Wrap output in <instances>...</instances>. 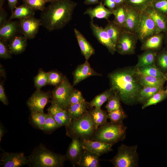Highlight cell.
Returning <instances> with one entry per match:
<instances>
[{
    "instance_id": "30",
    "label": "cell",
    "mask_w": 167,
    "mask_h": 167,
    "mask_svg": "<svg viewBox=\"0 0 167 167\" xmlns=\"http://www.w3.org/2000/svg\"><path fill=\"white\" fill-rule=\"evenodd\" d=\"M35 13L34 10L24 3L15 8L14 10L11 12L10 19H20L34 16Z\"/></svg>"
},
{
    "instance_id": "11",
    "label": "cell",
    "mask_w": 167,
    "mask_h": 167,
    "mask_svg": "<svg viewBox=\"0 0 167 167\" xmlns=\"http://www.w3.org/2000/svg\"><path fill=\"white\" fill-rule=\"evenodd\" d=\"M19 23L20 32L28 39L35 38L42 26L40 19L34 16L20 19Z\"/></svg>"
},
{
    "instance_id": "24",
    "label": "cell",
    "mask_w": 167,
    "mask_h": 167,
    "mask_svg": "<svg viewBox=\"0 0 167 167\" xmlns=\"http://www.w3.org/2000/svg\"><path fill=\"white\" fill-rule=\"evenodd\" d=\"M27 39L23 35H17L12 38L8 45L11 53L16 55L23 53L27 46Z\"/></svg>"
},
{
    "instance_id": "38",
    "label": "cell",
    "mask_w": 167,
    "mask_h": 167,
    "mask_svg": "<svg viewBox=\"0 0 167 167\" xmlns=\"http://www.w3.org/2000/svg\"><path fill=\"white\" fill-rule=\"evenodd\" d=\"M47 114L44 112L31 113V119L32 123L38 129L43 130Z\"/></svg>"
},
{
    "instance_id": "26",
    "label": "cell",
    "mask_w": 167,
    "mask_h": 167,
    "mask_svg": "<svg viewBox=\"0 0 167 167\" xmlns=\"http://www.w3.org/2000/svg\"><path fill=\"white\" fill-rule=\"evenodd\" d=\"M89 107L88 103L85 100L75 104L69 105L66 109L72 120L84 115L89 111Z\"/></svg>"
},
{
    "instance_id": "20",
    "label": "cell",
    "mask_w": 167,
    "mask_h": 167,
    "mask_svg": "<svg viewBox=\"0 0 167 167\" xmlns=\"http://www.w3.org/2000/svg\"><path fill=\"white\" fill-rule=\"evenodd\" d=\"M100 156L86 149H84L77 165L80 167H100Z\"/></svg>"
},
{
    "instance_id": "34",
    "label": "cell",
    "mask_w": 167,
    "mask_h": 167,
    "mask_svg": "<svg viewBox=\"0 0 167 167\" xmlns=\"http://www.w3.org/2000/svg\"><path fill=\"white\" fill-rule=\"evenodd\" d=\"M114 93V92L110 88L96 96L90 102H88L90 108H101L102 105L108 101Z\"/></svg>"
},
{
    "instance_id": "13",
    "label": "cell",
    "mask_w": 167,
    "mask_h": 167,
    "mask_svg": "<svg viewBox=\"0 0 167 167\" xmlns=\"http://www.w3.org/2000/svg\"><path fill=\"white\" fill-rule=\"evenodd\" d=\"M90 26L93 35L98 41L113 54L116 51V45L110 38L105 28L95 24L93 20L91 21Z\"/></svg>"
},
{
    "instance_id": "56",
    "label": "cell",
    "mask_w": 167,
    "mask_h": 167,
    "mask_svg": "<svg viewBox=\"0 0 167 167\" xmlns=\"http://www.w3.org/2000/svg\"><path fill=\"white\" fill-rule=\"evenodd\" d=\"M164 33V41L165 43L167 46V30L165 33Z\"/></svg>"
},
{
    "instance_id": "59",
    "label": "cell",
    "mask_w": 167,
    "mask_h": 167,
    "mask_svg": "<svg viewBox=\"0 0 167 167\" xmlns=\"http://www.w3.org/2000/svg\"><path fill=\"white\" fill-rule=\"evenodd\" d=\"M165 77L167 79V72L165 73Z\"/></svg>"
},
{
    "instance_id": "49",
    "label": "cell",
    "mask_w": 167,
    "mask_h": 167,
    "mask_svg": "<svg viewBox=\"0 0 167 167\" xmlns=\"http://www.w3.org/2000/svg\"><path fill=\"white\" fill-rule=\"evenodd\" d=\"M0 101L3 104L7 105L8 103L3 83L0 84Z\"/></svg>"
},
{
    "instance_id": "28",
    "label": "cell",
    "mask_w": 167,
    "mask_h": 167,
    "mask_svg": "<svg viewBox=\"0 0 167 167\" xmlns=\"http://www.w3.org/2000/svg\"><path fill=\"white\" fill-rule=\"evenodd\" d=\"M90 111L96 130L99 127L107 122L108 118V113L101 108L93 107L90 109Z\"/></svg>"
},
{
    "instance_id": "8",
    "label": "cell",
    "mask_w": 167,
    "mask_h": 167,
    "mask_svg": "<svg viewBox=\"0 0 167 167\" xmlns=\"http://www.w3.org/2000/svg\"><path fill=\"white\" fill-rule=\"evenodd\" d=\"M159 33L154 22L144 11L140 13L139 19L135 34L142 42L148 37Z\"/></svg>"
},
{
    "instance_id": "14",
    "label": "cell",
    "mask_w": 167,
    "mask_h": 167,
    "mask_svg": "<svg viewBox=\"0 0 167 167\" xmlns=\"http://www.w3.org/2000/svg\"><path fill=\"white\" fill-rule=\"evenodd\" d=\"M83 149L82 142L80 139L76 138L72 139L65 155L66 160L73 167L77 166Z\"/></svg>"
},
{
    "instance_id": "50",
    "label": "cell",
    "mask_w": 167,
    "mask_h": 167,
    "mask_svg": "<svg viewBox=\"0 0 167 167\" xmlns=\"http://www.w3.org/2000/svg\"><path fill=\"white\" fill-rule=\"evenodd\" d=\"M103 5L112 11L114 10L117 6L115 0H103Z\"/></svg>"
},
{
    "instance_id": "3",
    "label": "cell",
    "mask_w": 167,
    "mask_h": 167,
    "mask_svg": "<svg viewBox=\"0 0 167 167\" xmlns=\"http://www.w3.org/2000/svg\"><path fill=\"white\" fill-rule=\"evenodd\" d=\"M31 167H61L67 160L65 155L55 153L41 143L28 156Z\"/></svg>"
},
{
    "instance_id": "5",
    "label": "cell",
    "mask_w": 167,
    "mask_h": 167,
    "mask_svg": "<svg viewBox=\"0 0 167 167\" xmlns=\"http://www.w3.org/2000/svg\"><path fill=\"white\" fill-rule=\"evenodd\" d=\"M126 127L123 122H107L96 130L91 140L113 144L123 140L126 136Z\"/></svg>"
},
{
    "instance_id": "22",
    "label": "cell",
    "mask_w": 167,
    "mask_h": 167,
    "mask_svg": "<svg viewBox=\"0 0 167 167\" xmlns=\"http://www.w3.org/2000/svg\"><path fill=\"white\" fill-rule=\"evenodd\" d=\"M84 14L88 15L91 20H93L95 18L108 20L110 15L113 14V11L105 8L102 2H101L95 7H90L87 9Z\"/></svg>"
},
{
    "instance_id": "25",
    "label": "cell",
    "mask_w": 167,
    "mask_h": 167,
    "mask_svg": "<svg viewBox=\"0 0 167 167\" xmlns=\"http://www.w3.org/2000/svg\"><path fill=\"white\" fill-rule=\"evenodd\" d=\"M164 33L163 32L153 35L142 42L141 46L142 50H155L161 47L164 41Z\"/></svg>"
},
{
    "instance_id": "12",
    "label": "cell",
    "mask_w": 167,
    "mask_h": 167,
    "mask_svg": "<svg viewBox=\"0 0 167 167\" xmlns=\"http://www.w3.org/2000/svg\"><path fill=\"white\" fill-rule=\"evenodd\" d=\"M28 157L23 152H9L3 151L0 161L2 167H20L28 165Z\"/></svg>"
},
{
    "instance_id": "55",
    "label": "cell",
    "mask_w": 167,
    "mask_h": 167,
    "mask_svg": "<svg viewBox=\"0 0 167 167\" xmlns=\"http://www.w3.org/2000/svg\"><path fill=\"white\" fill-rule=\"evenodd\" d=\"M117 6L123 4L125 0H115Z\"/></svg>"
},
{
    "instance_id": "32",
    "label": "cell",
    "mask_w": 167,
    "mask_h": 167,
    "mask_svg": "<svg viewBox=\"0 0 167 167\" xmlns=\"http://www.w3.org/2000/svg\"><path fill=\"white\" fill-rule=\"evenodd\" d=\"M113 15L114 17L113 21L123 30L127 15L126 11L125 6L123 4L117 6L113 11Z\"/></svg>"
},
{
    "instance_id": "39",
    "label": "cell",
    "mask_w": 167,
    "mask_h": 167,
    "mask_svg": "<svg viewBox=\"0 0 167 167\" xmlns=\"http://www.w3.org/2000/svg\"><path fill=\"white\" fill-rule=\"evenodd\" d=\"M108 114L110 122L115 123L122 122L127 117L122 107L118 109L108 112Z\"/></svg>"
},
{
    "instance_id": "46",
    "label": "cell",
    "mask_w": 167,
    "mask_h": 167,
    "mask_svg": "<svg viewBox=\"0 0 167 167\" xmlns=\"http://www.w3.org/2000/svg\"><path fill=\"white\" fill-rule=\"evenodd\" d=\"M24 4L35 10L42 11L45 8L46 2L43 0H22Z\"/></svg>"
},
{
    "instance_id": "45",
    "label": "cell",
    "mask_w": 167,
    "mask_h": 167,
    "mask_svg": "<svg viewBox=\"0 0 167 167\" xmlns=\"http://www.w3.org/2000/svg\"><path fill=\"white\" fill-rule=\"evenodd\" d=\"M60 127L53 117L48 113L42 130L46 131H50Z\"/></svg>"
},
{
    "instance_id": "54",
    "label": "cell",
    "mask_w": 167,
    "mask_h": 167,
    "mask_svg": "<svg viewBox=\"0 0 167 167\" xmlns=\"http://www.w3.org/2000/svg\"><path fill=\"white\" fill-rule=\"evenodd\" d=\"M4 128L1 124L0 126V142L1 141L2 138L4 135Z\"/></svg>"
},
{
    "instance_id": "53",
    "label": "cell",
    "mask_w": 167,
    "mask_h": 167,
    "mask_svg": "<svg viewBox=\"0 0 167 167\" xmlns=\"http://www.w3.org/2000/svg\"><path fill=\"white\" fill-rule=\"evenodd\" d=\"M99 0H85L84 3L86 5L94 4L100 3Z\"/></svg>"
},
{
    "instance_id": "58",
    "label": "cell",
    "mask_w": 167,
    "mask_h": 167,
    "mask_svg": "<svg viewBox=\"0 0 167 167\" xmlns=\"http://www.w3.org/2000/svg\"><path fill=\"white\" fill-rule=\"evenodd\" d=\"M46 3V2H50L51 3L53 2L56 0H43Z\"/></svg>"
},
{
    "instance_id": "33",
    "label": "cell",
    "mask_w": 167,
    "mask_h": 167,
    "mask_svg": "<svg viewBox=\"0 0 167 167\" xmlns=\"http://www.w3.org/2000/svg\"><path fill=\"white\" fill-rule=\"evenodd\" d=\"M105 28L110 39L116 45L123 30L113 21H109Z\"/></svg>"
},
{
    "instance_id": "7",
    "label": "cell",
    "mask_w": 167,
    "mask_h": 167,
    "mask_svg": "<svg viewBox=\"0 0 167 167\" xmlns=\"http://www.w3.org/2000/svg\"><path fill=\"white\" fill-rule=\"evenodd\" d=\"M74 90L73 86L65 76L62 82L52 92L51 104H56L66 109L69 105V98Z\"/></svg>"
},
{
    "instance_id": "60",
    "label": "cell",
    "mask_w": 167,
    "mask_h": 167,
    "mask_svg": "<svg viewBox=\"0 0 167 167\" xmlns=\"http://www.w3.org/2000/svg\"><path fill=\"white\" fill-rule=\"evenodd\" d=\"M166 81L167 82V79L166 80ZM165 91L166 92V93H167V86H166V89Z\"/></svg>"
},
{
    "instance_id": "1",
    "label": "cell",
    "mask_w": 167,
    "mask_h": 167,
    "mask_svg": "<svg viewBox=\"0 0 167 167\" xmlns=\"http://www.w3.org/2000/svg\"><path fill=\"white\" fill-rule=\"evenodd\" d=\"M137 76V71L131 70L116 71L109 76L111 89L118 93L120 100L126 104L137 101L142 85Z\"/></svg>"
},
{
    "instance_id": "36",
    "label": "cell",
    "mask_w": 167,
    "mask_h": 167,
    "mask_svg": "<svg viewBox=\"0 0 167 167\" xmlns=\"http://www.w3.org/2000/svg\"><path fill=\"white\" fill-rule=\"evenodd\" d=\"M167 97V93L163 89H161L153 95L147 100L142 106L144 109L149 106L156 105L163 101Z\"/></svg>"
},
{
    "instance_id": "51",
    "label": "cell",
    "mask_w": 167,
    "mask_h": 167,
    "mask_svg": "<svg viewBox=\"0 0 167 167\" xmlns=\"http://www.w3.org/2000/svg\"><path fill=\"white\" fill-rule=\"evenodd\" d=\"M7 14L4 9L0 8V27L4 24L7 21Z\"/></svg>"
},
{
    "instance_id": "6",
    "label": "cell",
    "mask_w": 167,
    "mask_h": 167,
    "mask_svg": "<svg viewBox=\"0 0 167 167\" xmlns=\"http://www.w3.org/2000/svg\"><path fill=\"white\" fill-rule=\"evenodd\" d=\"M137 146H129L121 144L116 154L109 161L115 167H135L138 166Z\"/></svg>"
},
{
    "instance_id": "15",
    "label": "cell",
    "mask_w": 167,
    "mask_h": 167,
    "mask_svg": "<svg viewBox=\"0 0 167 167\" xmlns=\"http://www.w3.org/2000/svg\"><path fill=\"white\" fill-rule=\"evenodd\" d=\"M73 86L77 85L83 80L92 76L101 75L95 71L90 66L88 60L78 66L73 73Z\"/></svg>"
},
{
    "instance_id": "40",
    "label": "cell",
    "mask_w": 167,
    "mask_h": 167,
    "mask_svg": "<svg viewBox=\"0 0 167 167\" xmlns=\"http://www.w3.org/2000/svg\"><path fill=\"white\" fill-rule=\"evenodd\" d=\"M34 85L37 89H41L42 87L48 84V73L40 70L34 77Z\"/></svg>"
},
{
    "instance_id": "42",
    "label": "cell",
    "mask_w": 167,
    "mask_h": 167,
    "mask_svg": "<svg viewBox=\"0 0 167 167\" xmlns=\"http://www.w3.org/2000/svg\"><path fill=\"white\" fill-rule=\"evenodd\" d=\"M157 64L164 73L167 72V49H164L157 54Z\"/></svg>"
},
{
    "instance_id": "37",
    "label": "cell",
    "mask_w": 167,
    "mask_h": 167,
    "mask_svg": "<svg viewBox=\"0 0 167 167\" xmlns=\"http://www.w3.org/2000/svg\"><path fill=\"white\" fill-rule=\"evenodd\" d=\"M138 71L140 73L146 75L157 77H165V74L155 64L139 68Z\"/></svg>"
},
{
    "instance_id": "57",
    "label": "cell",
    "mask_w": 167,
    "mask_h": 167,
    "mask_svg": "<svg viewBox=\"0 0 167 167\" xmlns=\"http://www.w3.org/2000/svg\"><path fill=\"white\" fill-rule=\"evenodd\" d=\"M5 0H0V8H2Z\"/></svg>"
},
{
    "instance_id": "27",
    "label": "cell",
    "mask_w": 167,
    "mask_h": 167,
    "mask_svg": "<svg viewBox=\"0 0 167 167\" xmlns=\"http://www.w3.org/2000/svg\"><path fill=\"white\" fill-rule=\"evenodd\" d=\"M139 81L142 86H164L166 79L165 77H157L144 75L137 71Z\"/></svg>"
},
{
    "instance_id": "4",
    "label": "cell",
    "mask_w": 167,
    "mask_h": 167,
    "mask_svg": "<svg viewBox=\"0 0 167 167\" xmlns=\"http://www.w3.org/2000/svg\"><path fill=\"white\" fill-rule=\"evenodd\" d=\"M65 126L66 135L71 139L76 138L81 141L91 140L96 131L90 109L82 117L71 120Z\"/></svg>"
},
{
    "instance_id": "17",
    "label": "cell",
    "mask_w": 167,
    "mask_h": 167,
    "mask_svg": "<svg viewBox=\"0 0 167 167\" xmlns=\"http://www.w3.org/2000/svg\"><path fill=\"white\" fill-rule=\"evenodd\" d=\"M48 113L52 115L60 127L66 126L71 121V119L66 109L57 105L51 104L48 109Z\"/></svg>"
},
{
    "instance_id": "21",
    "label": "cell",
    "mask_w": 167,
    "mask_h": 167,
    "mask_svg": "<svg viewBox=\"0 0 167 167\" xmlns=\"http://www.w3.org/2000/svg\"><path fill=\"white\" fill-rule=\"evenodd\" d=\"M153 20L159 33H165L167 30V18L157 12L152 5L148 7L144 11Z\"/></svg>"
},
{
    "instance_id": "23",
    "label": "cell",
    "mask_w": 167,
    "mask_h": 167,
    "mask_svg": "<svg viewBox=\"0 0 167 167\" xmlns=\"http://www.w3.org/2000/svg\"><path fill=\"white\" fill-rule=\"evenodd\" d=\"M74 32L81 51L86 60L95 54V50L91 44L78 30L74 29Z\"/></svg>"
},
{
    "instance_id": "41",
    "label": "cell",
    "mask_w": 167,
    "mask_h": 167,
    "mask_svg": "<svg viewBox=\"0 0 167 167\" xmlns=\"http://www.w3.org/2000/svg\"><path fill=\"white\" fill-rule=\"evenodd\" d=\"M120 99L118 93L114 92L113 95L109 99L106 106L108 112L116 110L121 107Z\"/></svg>"
},
{
    "instance_id": "35",
    "label": "cell",
    "mask_w": 167,
    "mask_h": 167,
    "mask_svg": "<svg viewBox=\"0 0 167 167\" xmlns=\"http://www.w3.org/2000/svg\"><path fill=\"white\" fill-rule=\"evenodd\" d=\"M153 0H125L123 5L139 12L143 11L152 5Z\"/></svg>"
},
{
    "instance_id": "31",
    "label": "cell",
    "mask_w": 167,
    "mask_h": 167,
    "mask_svg": "<svg viewBox=\"0 0 167 167\" xmlns=\"http://www.w3.org/2000/svg\"><path fill=\"white\" fill-rule=\"evenodd\" d=\"M163 89V86H143L140 92L137 101L144 103L155 93Z\"/></svg>"
},
{
    "instance_id": "10",
    "label": "cell",
    "mask_w": 167,
    "mask_h": 167,
    "mask_svg": "<svg viewBox=\"0 0 167 167\" xmlns=\"http://www.w3.org/2000/svg\"><path fill=\"white\" fill-rule=\"evenodd\" d=\"M52 94L37 89L27 101V105L31 113L44 112L45 106L51 97Z\"/></svg>"
},
{
    "instance_id": "47",
    "label": "cell",
    "mask_w": 167,
    "mask_h": 167,
    "mask_svg": "<svg viewBox=\"0 0 167 167\" xmlns=\"http://www.w3.org/2000/svg\"><path fill=\"white\" fill-rule=\"evenodd\" d=\"M0 58L4 59L12 58L7 42L2 40H0Z\"/></svg>"
},
{
    "instance_id": "29",
    "label": "cell",
    "mask_w": 167,
    "mask_h": 167,
    "mask_svg": "<svg viewBox=\"0 0 167 167\" xmlns=\"http://www.w3.org/2000/svg\"><path fill=\"white\" fill-rule=\"evenodd\" d=\"M157 53L155 51L147 50L139 56L137 67L139 69L154 64Z\"/></svg>"
},
{
    "instance_id": "48",
    "label": "cell",
    "mask_w": 167,
    "mask_h": 167,
    "mask_svg": "<svg viewBox=\"0 0 167 167\" xmlns=\"http://www.w3.org/2000/svg\"><path fill=\"white\" fill-rule=\"evenodd\" d=\"M85 100L80 91L74 89L70 96L69 104L70 105L75 104Z\"/></svg>"
},
{
    "instance_id": "43",
    "label": "cell",
    "mask_w": 167,
    "mask_h": 167,
    "mask_svg": "<svg viewBox=\"0 0 167 167\" xmlns=\"http://www.w3.org/2000/svg\"><path fill=\"white\" fill-rule=\"evenodd\" d=\"M152 5L157 12L167 18V0H153Z\"/></svg>"
},
{
    "instance_id": "2",
    "label": "cell",
    "mask_w": 167,
    "mask_h": 167,
    "mask_svg": "<svg viewBox=\"0 0 167 167\" xmlns=\"http://www.w3.org/2000/svg\"><path fill=\"white\" fill-rule=\"evenodd\" d=\"M77 3L71 0H56L42 11V26L50 31L63 28L72 19Z\"/></svg>"
},
{
    "instance_id": "18",
    "label": "cell",
    "mask_w": 167,
    "mask_h": 167,
    "mask_svg": "<svg viewBox=\"0 0 167 167\" xmlns=\"http://www.w3.org/2000/svg\"><path fill=\"white\" fill-rule=\"evenodd\" d=\"M20 31L19 22L11 20H7L0 27V40L10 41Z\"/></svg>"
},
{
    "instance_id": "9",
    "label": "cell",
    "mask_w": 167,
    "mask_h": 167,
    "mask_svg": "<svg viewBox=\"0 0 167 167\" xmlns=\"http://www.w3.org/2000/svg\"><path fill=\"white\" fill-rule=\"evenodd\" d=\"M138 40L135 34L123 30L116 45V51L123 55L134 54Z\"/></svg>"
},
{
    "instance_id": "44",
    "label": "cell",
    "mask_w": 167,
    "mask_h": 167,
    "mask_svg": "<svg viewBox=\"0 0 167 167\" xmlns=\"http://www.w3.org/2000/svg\"><path fill=\"white\" fill-rule=\"evenodd\" d=\"M48 73V84L57 85L59 84L63 81L65 76L56 71H51Z\"/></svg>"
},
{
    "instance_id": "19",
    "label": "cell",
    "mask_w": 167,
    "mask_h": 167,
    "mask_svg": "<svg viewBox=\"0 0 167 167\" xmlns=\"http://www.w3.org/2000/svg\"><path fill=\"white\" fill-rule=\"evenodd\" d=\"M125 6L126 11L127 15L123 30L135 34L139 24L140 12Z\"/></svg>"
},
{
    "instance_id": "52",
    "label": "cell",
    "mask_w": 167,
    "mask_h": 167,
    "mask_svg": "<svg viewBox=\"0 0 167 167\" xmlns=\"http://www.w3.org/2000/svg\"><path fill=\"white\" fill-rule=\"evenodd\" d=\"M8 6L11 12H12L16 7L18 0H7Z\"/></svg>"
},
{
    "instance_id": "16",
    "label": "cell",
    "mask_w": 167,
    "mask_h": 167,
    "mask_svg": "<svg viewBox=\"0 0 167 167\" xmlns=\"http://www.w3.org/2000/svg\"><path fill=\"white\" fill-rule=\"evenodd\" d=\"M84 149L88 150L100 156L113 150L112 144L89 139L81 141Z\"/></svg>"
}]
</instances>
